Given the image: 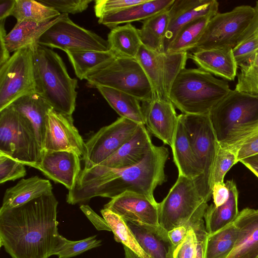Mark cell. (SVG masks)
Segmentation results:
<instances>
[{
  "instance_id": "obj_35",
  "label": "cell",
  "mask_w": 258,
  "mask_h": 258,
  "mask_svg": "<svg viewBox=\"0 0 258 258\" xmlns=\"http://www.w3.org/2000/svg\"><path fill=\"white\" fill-rule=\"evenodd\" d=\"M101 213L110 227L114 240L126 246L140 258H149L138 243L126 222L119 215L109 210L103 209Z\"/></svg>"
},
{
  "instance_id": "obj_19",
  "label": "cell",
  "mask_w": 258,
  "mask_h": 258,
  "mask_svg": "<svg viewBox=\"0 0 258 258\" xmlns=\"http://www.w3.org/2000/svg\"><path fill=\"white\" fill-rule=\"evenodd\" d=\"M46 176L72 190L81 171L80 157L69 151H43L40 161L35 167Z\"/></svg>"
},
{
  "instance_id": "obj_15",
  "label": "cell",
  "mask_w": 258,
  "mask_h": 258,
  "mask_svg": "<svg viewBox=\"0 0 258 258\" xmlns=\"http://www.w3.org/2000/svg\"><path fill=\"white\" fill-rule=\"evenodd\" d=\"M85 149V143L74 125L72 115L50 109L46 116L43 151H69L83 158Z\"/></svg>"
},
{
  "instance_id": "obj_29",
  "label": "cell",
  "mask_w": 258,
  "mask_h": 258,
  "mask_svg": "<svg viewBox=\"0 0 258 258\" xmlns=\"http://www.w3.org/2000/svg\"><path fill=\"white\" fill-rule=\"evenodd\" d=\"M59 16L47 22H17L12 30L4 38L8 51L15 52L37 43L43 34L59 19Z\"/></svg>"
},
{
  "instance_id": "obj_33",
  "label": "cell",
  "mask_w": 258,
  "mask_h": 258,
  "mask_svg": "<svg viewBox=\"0 0 258 258\" xmlns=\"http://www.w3.org/2000/svg\"><path fill=\"white\" fill-rule=\"evenodd\" d=\"M169 19L167 10L144 20L141 29H139L142 45L152 51L164 52V43Z\"/></svg>"
},
{
  "instance_id": "obj_50",
  "label": "cell",
  "mask_w": 258,
  "mask_h": 258,
  "mask_svg": "<svg viewBox=\"0 0 258 258\" xmlns=\"http://www.w3.org/2000/svg\"><path fill=\"white\" fill-rule=\"evenodd\" d=\"M188 229L184 226L176 227L167 231L168 236L172 244L177 246L185 238L187 233Z\"/></svg>"
},
{
  "instance_id": "obj_39",
  "label": "cell",
  "mask_w": 258,
  "mask_h": 258,
  "mask_svg": "<svg viewBox=\"0 0 258 258\" xmlns=\"http://www.w3.org/2000/svg\"><path fill=\"white\" fill-rule=\"evenodd\" d=\"M239 67L240 72L235 90L258 97V52L248 61Z\"/></svg>"
},
{
  "instance_id": "obj_30",
  "label": "cell",
  "mask_w": 258,
  "mask_h": 258,
  "mask_svg": "<svg viewBox=\"0 0 258 258\" xmlns=\"http://www.w3.org/2000/svg\"><path fill=\"white\" fill-rule=\"evenodd\" d=\"M95 88L121 117L145 125L143 109L138 99L109 87L97 86Z\"/></svg>"
},
{
  "instance_id": "obj_17",
  "label": "cell",
  "mask_w": 258,
  "mask_h": 258,
  "mask_svg": "<svg viewBox=\"0 0 258 258\" xmlns=\"http://www.w3.org/2000/svg\"><path fill=\"white\" fill-rule=\"evenodd\" d=\"M216 0H174L168 9L169 19L164 43L166 52L179 30L185 24L202 17H213L218 13Z\"/></svg>"
},
{
  "instance_id": "obj_49",
  "label": "cell",
  "mask_w": 258,
  "mask_h": 258,
  "mask_svg": "<svg viewBox=\"0 0 258 258\" xmlns=\"http://www.w3.org/2000/svg\"><path fill=\"white\" fill-rule=\"evenodd\" d=\"M197 236V247L194 258H205L206 242L208 233L204 225L194 230Z\"/></svg>"
},
{
  "instance_id": "obj_32",
  "label": "cell",
  "mask_w": 258,
  "mask_h": 258,
  "mask_svg": "<svg viewBox=\"0 0 258 258\" xmlns=\"http://www.w3.org/2000/svg\"><path fill=\"white\" fill-rule=\"evenodd\" d=\"M107 40L109 50L116 57L136 58L142 45L139 29L131 23L111 29Z\"/></svg>"
},
{
  "instance_id": "obj_51",
  "label": "cell",
  "mask_w": 258,
  "mask_h": 258,
  "mask_svg": "<svg viewBox=\"0 0 258 258\" xmlns=\"http://www.w3.org/2000/svg\"><path fill=\"white\" fill-rule=\"evenodd\" d=\"M7 34L5 27V23H0V67L10 58V52L7 49L4 38Z\"/></svg>"
},
{
  "instance_id": "obj_10",
  "label": "cell",
  "mask_w": 258,
  "mask_h": 258,
  "mask_svg": "<svg viewBox=\"0 0 258 258\" xmlns=\"http://www.w3.org/2000/svg\"><path fill=\"white\" fill-rule=\"evenodd\" d=\"M33 45L15 51L0 67V111L36 92Z\"/></svg>"
},
{
  "instance_id": "obj_40",
  "label": "cell",
  "mask_w": 258,
  "mask_h": 258,
  "mask_svg": "<svg viewBox=\"0 0 258 258\" xmlns=\"http://www.w3.org/2000/svg\"><path fill=\"white\" fill-rule=\"evenodd\" d=\"M102 241L93 235L85 239L72 241L60 235L58 245L53 255L58 258H71L101 245Z\"/></svg>"
},
{
  "instance_id": "obj_18",
  "label": "cell",
  "mask_w": 258,
  "mask_h": 258,
  "mask_svg": "<svg viewBox=\"0 0 258 258\" xmlns=\"http://www.w3.org/2000/svg\"><path fill=\"white\" fill-rule=\"evenodd\" d=\"M144 103L145 125L147 130L171 147L178 120L174 105L170 100L158 97Z\"/></svg>"
},
{
  "instance_id": "obj_34",
  "label": "cell",
  "mask_w": 258,
  "mask_h": 258,
  "mask_svg": "<svg viewBox=\"0 0 258 258\" xmlns=\"http://www.w3.org/2000/svg\"><path fill=\"white\" fill-rule=\"evenodd\" d=\"M211 17H202L192 20L179 30L166 53L187 52L195 49Z\"/></svg>"
},
{
  "instance_id": "obj_21",
  "label": "cell",
  "mask_w": 258,
  "mask_h": 258,
  "mask_svg": "<svg viewBox=\"0 0 258 258\" xmlns=\"http://www.w3.org/2000/svg\"><path fill=\"white\" fill-rule=\"evenodd\" d=\"M154 145L144 124H140L134 135L119 149L99 165L122 169L140 163Z\"/></svg>"
},
{
  "instance_id": "obj_53",
  "label": "cell",
  "mask_w": 258,
  "mask_h": 258,
  "mask_svg": "<svg viewBox=\"0 0 258 258\" xmlns=\"http://www.w3.org/2000/svg\"><path fill=\"white\" fill-rule=\"evenodd\" d=\"M258 178V154L240 161Z\"/></svg>"
},
{
  "instance_id": "obj_22",
  "label": "cell",
  "mask_w": 258,
  "mask_h": 258,
  "mask_svg": "<svg viewBox=\"0 0 258 258\" xmlns=\"http://www.w3.org/2000/svg\"><path fill=\"white\" fill-rule=\"evenodd\" d=\"M233 224L237 239L227 258H258V209H243Z\"/></svg>"
},
{
  "instance_id": "obj_44",
  "label": "cell",
  "mask_w": 258,
  "mask_h": 258,
  "mask_svg": "<svg viewBox=\"0 0 258 258\" xmlns=\"http://www.w3.org/2000/svg\"><path fill=\"white\" fill-rule=\"evenodd\" d=\"M39 3L53 8L60 14H76L86 10L92 0H39Z\"/></svg>"
},
{
  "instance_id": "obj_6",
  "label": "cell",
  "mask_w": 258,
  "mask_h": 258,
  "mask_svg": "<svg viewBox=\"0 0 258 258\" xmlns=\"http://www.w3.org/2000/svg\"><path fill=\"white\" fill-rule=\"evenodd\" d=\"M0 152L33 168L43 152L32 124L11 104L0 111Z\"/></svg>"
},
{
  "instance_id": "obj_7",
  "label": "cell",
  "mask_w": 258,
  "mask_h": 258,
  "mask_svg": "<svg viewBox=\"0 0 258 258\" xmlns=\"http://www.w3.org/2000/svg\"><path fill=\"white\" fill-rule=\"evenodd\" d=\"M186 130L202 175L195 180L197 189L207 202L212 196V174L219 143L209 113L179 115Z\"/></svg>"
},
{
  "instance_id": "obj_3",
  "label": "cell",
  "mask_w": 258,
  "mask_h": 258,
  "mask_svg": "<svg viewBox=\"0 0 258 258\" xmlns=\"http://www.w3.org/2000/svg\"><path fill=\"white\" fill-rule=\"evenodd\" d=\"M32 47L36 92L55 111L72 115L76 105L77 80L69 76L56 52L38 43Z\"/></svg>"
},
{
  "instance_id": "obj_25",
  "label": "cell",
  "mask_w": 258,
  "mask_h": 258,
  "mask_svg": "<svg viewBox=\"0 0 258 258\" xmlns=\"http://www.w3.org/2000/svg\"><path fill=\"white\" fill-rule=\"evenodd\" d=\"M171 148L173 161L177 168L178 174L193 178L195 180L198 179L201 176V170L186 130L179 115Z\"/></svg>"
},
{
  "instance_id": "obj_14",
  "label": "cell",
  "mask_w": 258,
  "mask_h": 258,
  "mask_svg": "<svg viewBox=\"0 0 258 258\" xmlns=\"http://www.w3.org/2000/svg\"><path fill=\"white\" fill-rule=\"evenodd\" d=\"M139 124L120 117L101 128L85 142L84 167L99 165L114 154L134 135Z\"/></svg>"
},
{
  "instance_id": "obj_23",
  "label": "cell",
  "mask_w": 258,
  "mask_h": 258,
  "mask_svg": "<svg viewBox=\"0 0 258 258\" xmlns=\"http://www.w3.org/2000/svg\"><path fill=\"white\" fill-rule=\"evenodd\" d=\"M188 57L199 69L224 80L233 81L236 76L238 66L231 47L195 50Z\"/></svg>"
},
{
  "instance_id": "obj_31",
  "label": "cell",
  "mask_w": 258,
  "mask_h": 258,
  "mask_svg": "<svg viewBox=\"0 0 258 258\" xmlns=\"http://www.w3.org/2000/svg\"><path fill=\"white\" fill-rule=\"evenodd\" d=\"M65 52L76 75L81 80H86L89 76L103 69L116 57L110 50L107 51L67 50Z\"/></svg>"
},
{
  "instance_id": "obj_16",
  "label": "cell",
  "mask_w": 258,
  "mask_h": 258,
  "mask_svg": "<svg viewBox=\"0 0 258 258\" xmlns=\"http://www.w3.org/2000/svg\"><path fill=\"white\" fill-rule=\"evenodd\" d=\"M124 221L159 226V203L145 195L126 191L111 199L104 206Z\"/></svg>"
},
{
  "instance_id": "obj_42",
  "label": "cell",
  "mask_w": 258,
  "mask_h": 258,
  "mask_svg": "<svg viewBox=\"0 0 258 258\" xmlns=\"http://www.w3.org/2000/svg\"><path fill=\"white\" fill-rule=\"evenodd\" d=\"M221 145L234 151L236 155L238 162L257 154L258 127L229 145Z\"/></svg>"
},
{
  "instance_id": "obj_2",
  "label": "cell",
  "mask_w": 258,
  "mask_h": 258,
  "mask_svg": "<svg viewBox=\"0 0 258 258\" xmlns=\"http://www.w3.org/2000/svg\"><path fill=\"white\" fill-rule=\"evenodd\" d=\"M167 148L154 145L138 164L122 169L101 165L84 168L74 188L67 196V202L75 205L97 197L113 199L126 192L146 196L155 201L154 191L166 180L165 165L168 158Z\"/></svg>"
},
{
  "instance_id": "obj_9",
  "label": "cell",
  "mask_w": 258,
  "mask_h": 258,
  "mask_svg": "<svg viewBox=\"0 0 258 258\" xmlns=\"http://www.w3.org/2000/svg\"><path fill=\"white\" fill-rule=\"evenodd\" d=\"M209 116L217 140L222 143L231 132L258 123V97L231 90Z\"/></svg>"
},
{
  "instance_id": "obj_28",
  "label": "cell",
  "mask_w": 258,
  "mask_h": 258,
  "mask_svg": "<svg viewBox=\"0 0 258 258\" xmlns=\"http://www.w3.org/2000/svg\"><path fill=\"white\" fill-rule=\"evenodd\" d=\"M229 191L227 200L222 205L216 206L213 203L208 206L204 215L205 227L208 234L217 232L231 224L237 217L238 192L233 180L225 182Z\"/></svg>"
},
{
  "instance_id": "obj_45",
  "label": "cell",
  "mask_w": 258,
  "mask_h": 258,
  "mask_svg": "<svg viewBox=\"0 0 258 258\" xmlns=\"http://www.w3.org/2000/svg\"><path fill=\"white\" fill-rule=\"evenodd\" d=\"M146 0H96L94 11L96 16H101L119 11L130 6L144 2Z\"/></svg>"
},
{
  "instance_id": "obj_43",
  "label": "cell",
  "mask_w": 258,
  "mask_h": 258,
  "mask_svg": "<svg viewBox=\"0 0 258 258\" xmlns=\"http://www.w3.org/2000/svg\"><path fill=\"white\" fill-rule=\"evenodd\" d=\"M26 175L25 165L20 161L0 152V183L15 180Z\"/></svg>"
},
{
  "instance_id": "obj_1",
  "label": "cell",
  "mask_w": 258,
  "mask_h": 258,
  "mask_svg": "<svg viewBox=\"0 0 258 258\" xmlns=\"http://www.w3.org/2000/svg\"><path fill=\"white\" fill-rule=\"evenodd\" d=\"M58 201L43 195L17 207L0 209V245L11 258H49L60 234Z\"/></svg>"
},
{
  "instance_id": "obj_37",
  "label": "cell",
  "mask_w": 258,
  "mask_h": 258,
  "mask_svg": "<svg viewBox=\"0 0 258 258\" xmlns=\"http://www.w3.org/2000/svg\"><path fill=\"white\" fill-rule=\"evenodd\" d=\"M61 14L52 8L33 0H16L10 16L17 22L42 23L50 21Z\"/></svg>"
},
{
  "instance_id": "obj_38",
  "label": "cell",
  "mask_w": 258,
  "mask_h": 258,
  "mask_svg": "<svg viewBox=\"0 0 258 258\" xmlns=\"http://www.w3.org/2000/svg\"><path fill=\"white\" fill-rule=\"evenodd\" d=\"M254 8L255 14L251 21L233 48L238 67L248 61L258 52V1Z\"/></svg>"
},
{
  "instance_id": "obj_27",
  "label": "cell",
  "mask_w": 258,
  "mask_h": 258,
  "mask_svg": "<svg viewBox=\"0 0 258 258\" xmlns=\"http://www.w3.org/2000/svg\"><path fill=\"white\" fill-rule=\"evenodd\" d=\"M11 105L32 124L38 142L43 150L46 116L52 107L36 92L25 95Z\"/></svg>"
},
{
  "instance_id": "obj_11",
  "label": "cell",
  "mask_w": 258,
  "mask_h": 258,
  "mask_svg": "<svg viewBox=\"0 0 258 258\" xmlns=\"http://www.w3.org/2000/svg\"><path fill=\"white\" fill-rule=\"evenodd\" d=\"M255 14L254 7L237 6L231 11L217 13L211 18L195 50L222 47L233 48Z\"/></svg>"
},
{
  "instance_id": "obj_12",
  "label": "cell",
  "mask_w": 258,
  "mask_h": 258,
  "mask_svg": "<svg viewBox=\"0 0 258 258\" xmlns=\"http://www.w3.org/2000/svg\"><path fill=\"white\" fill-rule=\"evenodd\" d=\"M188 52L159 53L142 45L136 56L151 84L153 97L170 100L172 84L179 72L184 68Z\"/></svg>"
},
{
  "instance_id": "obj_24",
  "label": "cell",
  "mask_w": 258,
  "mask_h": 258,
  "mask_svg": "<svg viewBox=\"0 0 258 258\" xmlns=\"http://www.w3.org/2000/svg\"><path fill=\"white\" fill-rule=\"evenodd\" d=\"M174 2V0H146L142 3L103 15L98 18V23L112 29L121 24L145 20L168 10Z\"/></svg>"
},
{
  "instance_id": "obj_8",
  "label": "cell",
  "mask_w": 258,
  "mask_h": 258,
  "mask_svg": "<svg viewBox=\"0 0 258 258\" xmlns=\"http://www.w3.org/2000/svg\"><path fill=\"white\" fill-rule=\"evenodd\" d=\"M86 80L91 87L112 88L132 95L143 102L153 99L151 84L136 58L116 57L107 66L89 76Z\"/></svg>"
},
{
  "instance_id": "obj_41",
  "label": "cell",
  "mask_w": 258,
  "mask_h": 258,
  "mask_svg": "<svg viewBox=\"0 0 258 258\" xmlns=\"http://www.w3.org/2000/svg\"><path fill=\"white\" fill-rule=\"evenodd\" d=\"M235 153L219 144L212 174V186L215 183L224 182L225 174L238 163Z\"/></svg>"
},
{
  "instance_id": "obj_47",
  "label": "cell",
  "mask_w": 258,
  "mask_h": 258,
  "mask_svg": "<svg viewBox=\"0 0 258 258\" xmlns=\"http://www.w3.org/2000/svg\"><path fill=\"white\" fill-rule=\"evenodd\" d=\"M80 208L97 230L111 231L103 217L98 215L89 206L82 204Z\"/></svg>"
},
{
  "instance_id": "obj_46",
  "label": "cell",
  "mask_w": 258,
  "mask_h": 258,
  "mask_svg": "<svg viewBox=\"0 0 258 258\" xmlns=\"http://www.w3.org/2000/svg\"><path fill=\"white\" fill-rule=\"evenodd\" d=\"M197 236L192 228H189L183 240L175 247L173 258H194L197 247Z\"/></svg>"
},
{
  "instance_id": "obj_4",
  "label": "cell",
  "mask_w": 258,
  "mask_h": 258,
  "mask_svg": "<svg viewBox=\"0 0 258 258\" xmlns=\"http://www.w3.org/2000/svg\"><path fill=\"white\" fill-rule=\"evenodd\" d=\"M230 90L226 81L199 68H185L175 79L169 99L182 113L206 114Z\"/></svg>"
},
{
  "instance_id": "obj_48",
  "label": "cell",
  "mask_w": 258,
  "mask_h": 258,
  "mask_svg": "<svg viewBox=\"0 0 258 258\" xmlns=\"http://www.w3.org/2000/svg\"><path fill=\"white\" fill-rule=\"evenodd\" d=\"M228 188L224 182L215 183L212 188L213 204L219 206L224 204L229 197Z\"/></svg>"
},
{
  "instance_id": "obj_20",
  "label": "cell",
  "mask_w": 258,
  "mask_h": 258,
  "mask_svg": "<svg viewBox=\"0 0 258 258\" xmlns=\"http://www.w3.org/2000/svg\"><path fill=\"white\" fill-rule=\"evenodd\" d=\"M125 222L149 258H173L175 247L162 227L136 221ZM123 248L125 258H140L127 247L123 246Z\"/></svg>"
},
{
  "instance_id": "obj_5",
  "label": "cell",
  "mask_w": 258,
  "mask_h": 258,
  "mask_svg": "<svg viewBox=\"0 0 258 258\" xmlns=\"http://www.w3.org/2000/svg\"><path fill=\"white\" fill-rule=\"evenodd\" d=\"M208 207L194 179L178 174L168 194L159 203V225L167 232L180 226L195 230L205 225Z\"/></svg>"
},
{
  "instance_id": "obj_26",
  "label": "cell",
  "mask_w": 258,
  "mask_h": 258,
  "mask_svg": "<svg viewBox=\"0 0 258 258\" xmlns=\"http://www.w3.org/2000/svg\"><path fill=\"white\" fill-rule=\"evenodd\" d=\"M52 189L49 180L37 176L22 179L6 190L1 210L17 207L43 195L53 194Z\"/></svg>"
},
{
  "instance_id": "obj_13",
  "label": "cell",
  "mask_w": 258,
  "mask_h": 258,
  "mask_svg": "<svg viewBox=\"0 0 258 258\" xmlns=\"http://www.w3.org/2000/svg\"><path fill=\"white\" fill-rule=\"evenodd\" d=\"M37 43L64 52L67 50H109L107 40L78 25L66 14L59 16L58 20L43 34Z\"/></svg>"
},
{
  "instance_id": "obj_36",
  "label": "cell",
  "mask_w": 258,
  "mask_h": 258,
  "mask_svg": "<svg viewBox=\"0 0 258 258\" xmlns=\"http://www.w3.org/2000/svg\"><path fill=\"white\" fill-rule=\"evenodd\" d=\"M237 232L233 223L211 234H208L205 258H227L233 250Z\"/></svg>"
},
{
  "instance_id": "obj_52",
  "label": "cell",
  "mask_w": 258,
  "mask_h": 258,
  "mask_svg": "<svg viewBox=\"0 0 258 258\" xmlns=\"http://www.w3.org/2000/svg\"><path fill=\"white\" fill-rule=\"evenodd\" d=\"M16 0H0V21L10 16Z\"/></svg>"
}]
</instances>
